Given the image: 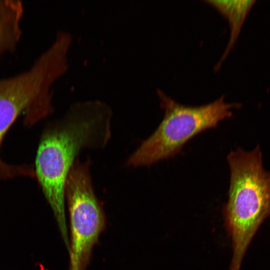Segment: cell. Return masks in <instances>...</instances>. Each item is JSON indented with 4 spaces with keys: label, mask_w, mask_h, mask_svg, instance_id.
<instances>
[{
    "label": "cell",
    "mask_w": 270,
    "mask_h": 270,
    "mask_svg": "<svg viewBox=\"0 0 270 270\" xmlns=\"http://www.w3.org/2000/svg\"><path fill=\"white\" fill-rule=\"evenodd\" d=\"M112 112L98 102L75 104L60 120L44 129L38 148L34 170L42 192L52 208L61 234L68 233L65 185L80 152L100 150L112 136Z\"/></svg>",
    "instance_id": "6da1fadb"
},
{
    "label": "cell",
    "mask_w": 270,
    "mask_h": 270,
    "mask_svg": "<svg viewBox=\"0 0 270 270\" xmlns=\"http://www.w3.org/2000/svg\"><path fill=\"white\" fill-rule=\"evenodd\" d=\"M227 160L230 178L224 214L233 249L230 270H240L252 240L270 216V172L263 168L259 146L250 152L238 148Z\"/></svg>",
    "instance_id": "7a4b0ae2"
},
{
    "label": "cell",
    "mask_w": 270,
    "mask_h": 270,
    "mask_svg": "<svg viewBox=\"0 0 270 270\" xmlns=\"http://www.w3.org/2000/svg\"><path fill=\"white\" fill-rule=\"evenodd\" d=\"M157 94L164 111V118L156 131L128 156L126 162L128 166H148L175 156L190 140L230 118L232 110L240 105L227 103L222 96L206 104L187 106L160 90Z\"/></svg>",
    "instance_id": "3957f363"
},
{
    "label": "cell",
    "mask_w": 270,
    "mask_h": 270,
    "mask_svg": "<svg viewBox=\"0 0 270 270\" xmlns=\"http://www.w3.org/2000/svg\"><path fill=\"white\" fill-rule=\"evenodd\" d=\"M89 158L74 163L65 185L70 222L69 270H86L106 225L102 204L94 188Z\"/></svg>",
    "instance_id": "277c9868"
},
{
    "label": "cell",
    "mask_w": 270,
    "mask_h": 270,
    "mask_svg": "<svg viewBox=\"0 0 270 270\" xmlns=\"http://www.w3.org/2000/svg\"><path fill=\"white\" fill-rule=\"evenodd\" d=\"M38 100L35 87L26 80L16 76L0 78V153L7 131L21 114H24L25 117L32 115L37 108ZM30 172L28 165L6 163L0 154V180L28 176Z\"/></svg>",
    "instance_id": "5b68a950"
},
{
    "label": "cell",
    "mask_w": 270,
    "mask_h": 270,
    "mask_svg": "<svg viewBox=\"0 0 270 270\" xmlns=\"http://www.w3.org/2000/svg\"><path fill=\"white\" fill-rule=\"evenodd\" d=\"M24 14L21 1L0 0V60L15 51L19 45Z\"/></svg>",
    "instance_id": "8992f818"
},
{
    "label": "cell",
    "mask_w": 270,
    "mask_h": 270,
    "mask_svg": "<svg viewBox=\"0 0 270 270\" xmlns=\"http://www.w3.org/2000/svg\"><path fill=\"white\" fill-rule=\"evenodd\" d=\"M206 2L216 8L228 22L230 34L229 42L220 62V66L234 44L242 26L252 8L254 0H206Z\"/></svg>",
    "instance_id": "52a82bcc"
}]
</instances>
